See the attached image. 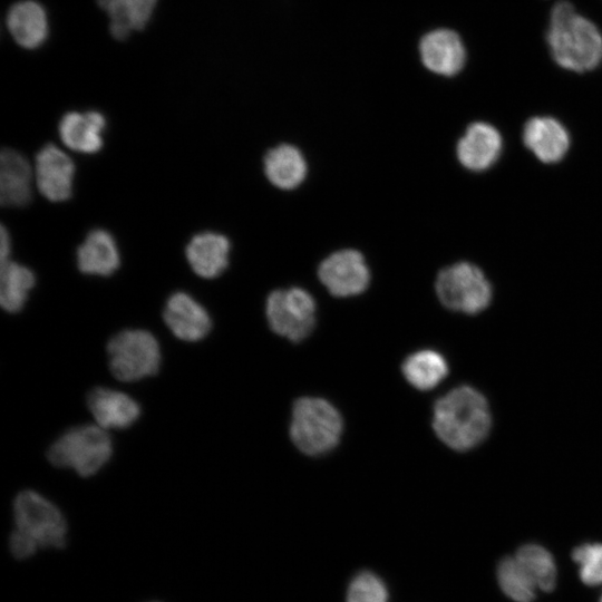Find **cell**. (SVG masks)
<instances>
[{
  "label": "cell",
  "instance_id": "cell-1",
  "mask_svg": "<svg viewBox=\"0 0 602 602\" xmlns=\"http://www.w3.org/2000/svg\"><path fill=\"white\" fill-rule=\"evenodd\" d=\"M546 42L553 60L563 69L585 72L602 61L601 31L566 0L557 1L550 11Z\"/></svg>",
  "mask_w": 602,
  "mask_h": 602
},
{
  "label": "cell",
  "instance_id": "cell-2",
  "mask_svg": "<svg viewBox=\"0 0 602 602\" xmlns=\"http://www.w3.org/2000/svg\"><path fill=\"white\" fill-rule=\"evenodd\" d=\"M492 417L486 398L470 386H459L436 400L433 428L448 447L465 452L488 435Z\"/></svg>",
  "mask_w": 602,
  "mask_h": 602
},
{
  "label": "cell",
  "instance_id": "cell-3",
  "mask_svg": "<svg viewBox=\"0 0 602 602\" xmlns=\"http://www.w3.org/2000/svg\"><path fill=\"white\" fill-rule=\"evenodd\" d=\"M343 423L338 409L328 400L302 397L292 408L290 437L297 448L309 456H321L339 443Z\"/></svg>",
  "mask_w": 602,
  "mask_h": 602
},
{
  "label": "cell",
  "instance_id": "cell-4",
  "mask_svg": "<svg viewBox=\"0 0 602 602\" xmlns=\"http://www.w3.org/2000/svg\"><path fill=\"white\" fill-rule=\"evenodd\" d=\"M113 454V441L106 429L96 425H80L66 430L49 447V462L71 468L82 477L98 473Z\"/></svg>",
  "mask_w": 602,
  "mask_h": 602
},
{
  "label": "cell",
  "instance_id": "cell-5",
  "mask_svg": "<svg viewBox=\"0 0 602 602\" xmlns=\"http://www.w3.org/2000/svg\"><path fill=\"white\" fill-rule=\"evenodd\" d=\"M108 365L113 376L125 382L154 376L161 367L157 339L147 330L119 331L107 343Z\"/></svg>",
  "mask_w": 602,
  "mask_h": 602
},
{
  "label": "cell",
  "instance_id": "cell-6",
  "mask_svg": "<svg viewBox=\"0 0 602 602\" xmlns=\"http://www.w3.org/2000/svg\"><path fill=\"white\" fill-rule=\"evenodd\" d=\"M16 530L32 538L39 547L62 548L67 523L60 509L35 491H22L13 501Z\"/></svg>",
  "mask_w": 602,
  "mask_h": 602
},
{
  "label": "cell",
  "instance_id": "cell-7",
  "mask_svg": "<svg viewBox=\"0 0 602 602\" xmlns=\"http://www.w3.org/2000/svg\"><path fill=\"white\" fill-rule=\"evenodd\" d=\"M435 288L446 308L467 314L482 312L492 300L491 283L483 271L469 262H458L443 269Z\"/></svg>",
  "mask_w": 602,
  "mask_h": 602
},
{
  "label": "cell",
  "instance_id": "cell-8",
  "mask_svg": "<svg viewBox=\"0 0 602 602\" xmlns=\"http://www.w3.org/2000/svg\"><path fill=\"white\" fill-rule=\"evenodd\" d=\"M265 313L270 328L293 342L305 339L315 323V302L305 290H275L266 300Z\"/></svg>",
  "mask_w": 602,
  "mask_h": 602
},
{
  "label": "cell",
  "instance_id": "cell-9",
  "mask_svg": "<svg viewBox=\"0 0 602 602\" xmlns=\"http://www.w3.org/2000/svg\"><path fill=\"white\" fill-rule=\"evenodd\" d=\"M75 169V164L66 152L55 144H46L35 157V184L48 201H67L72 194Z\"/></svg>",
  "mask_w": 602,
  "mask_h": 602
},
{
  "label": "cell",
  "instance_id": "cell-10",
  "mask_svg": "<svg viewBox=\"0 0 602 602\" xmlns=\"http://www.w3.org/2000/svg\"><path fill=\"white\" fill-rule=\"evenodd\" d=\"M318 276L336 297H351L366 290L370 273L362 254L356 250H341L324 259Z\"/></svg>",
  "mask_w": 602,
  "mask_h": 602
},
{
  "label": "cell",
  "instance_id": "cell-11",
  "mask_svg": "<svg viewBox=\"0 0 602 602\" xmlns=\"http://www.w3.org/2000/svg\"><path fill=\"white\" fill-rule=\"evenodd\" d=\"M418 54L428 71L443 77L457 75L466 62V49L460 36L448 28L426 32L419 40Z\"/></svg>",
  "mask_w": 602,
  "mask_h": 602
},
{
  "label": "cell",
  "instance_id": "cell-12",
  "mask_svg": "<svg viewBox=\"0 0 602 602\" xmlns=\"http://www.w3.org/2000/svg\"><path fill=\"white\" fill-rule=\"evenodd\" d=\"M163 319L177 339L187 342L204 339L212 329V320L206 309L183 291H176L168 297Z\"/></svg>",
  "mask_w": 602,
  "mask_h": 602
},
{
  "label": "cell",
  "instance_id": "cell-13",
  "mask_svg": "<svg viewBox=\"0 0 602 602\" xmlns=\"http://www.w3.org/2000/svg\"><path fill=\"white\" fill-rule=\"evenodd\" d=\"M87 406L96 424L104 429H124L140 416L139 404L123 391L96 387L88 392Z\"/></svg>",
  "mask_w": 602,
  "mask_h": 602
},
{
  "label": "cell",
  "instance_id": "cell-14",
  "mask_svg": "<svg viewBox=\"0 0 602 602\" xmlns=\"http://www.w3.org/2000/svg\"><path fill=\"white\" fill-rule=\"evenodd\" d=\"M503 140L499 132L491 124H470L458 140L456 153L460 164L470 171H485L499 157Z\"/></svg>",
  "mask_w": 602,
  "mask_h": 602
},
{
  "label": "cell",
  "instance_id": "cell-15",
  "mask_svg": "<svg viewBox=\"0 0 602 602\" xmlns=\"http://www.w3.org/2000/svg\"><path fill=\"white\" fill-rule=\"evenodd\" d=\"M33 167L25 155L4 148L0 155V202L2 206L20 207L32 197Z\"/></svg>",
  "mask_w": 602,
  "mask_h": 602
},
{
  "label": "cell",
  "instance_id": "cell-16",
  "mask_svg": "<svg viewBox=\"0 0 602 602\" xmlns=\"http://www.w3.org/2000/svg\"><path fill=\"white\" fill-rule=\"evenodd\" d=\"M523 143L540 161L556 163L569 151L570 135L557 119L537 116L524 125Z\"/></svg>",
  "mask_w": 602,
  "mask_h": 602
},
{
  "label": "cell",
  "instance_id": "cell-17",
  "mask_svg": "<svg viewBox=\"0 0 602 602\" xmlns=\"http://www.w3.org/2000/svg\"><path fill=\"white\" fill-rule=\"evenodd\" d=\"M231 244L225 235L206 231L190 240L185 254L195 274L203 279H214L227 268Z\"/></svg>",
  "mask_w": 602,
  "mask_h": 602
},
{
  "label": "cell",
  "instance_id": "cell-18",
  "mask_svg": "<svg viewBox=\"0 0 602 602\" xmlns=\"http://www.w3.org/2000/svg\"><path fill=\"white\" fill-rule=\"evenodd\" d=\"M106 119L96 110L86 113L69 111L58 125L62 144L71 151L85 154L97 153L104 145L103 132Z\"/></svg>",
  "mask_w": 602,
  "mask_h": 602
},
{
  "label": "cell",
  "instance_id": "cell-19",
  "mask_svg": "<svg viewBox=\"0 0 602 602\" xmlns=\"http://www.w3.org/2000/svg\"><path fill=\"white\" fill-rule=\"evenodd\" d=\"M79 271L84 274L108 276L120 264V255L114 236L106 230L88 232L76 252Z\"/></svg>",
  "mask_w": 602,
  "mask_h": 602
},
{
  "label": "cell",
  "instance_id": "cell-20",
  "mask_svg": "<svg viewBox=\"0 0 602 602\" xmlns=\"http://www.w3.org/2000/svg\"><path fill=\"white\" fill-rule=\"evenodd\" d=\"M7 26L16 42L27 49L39 47L48 35L46 11L32 0L14 3L9 9Z\"/></svg>",
  "mask_w": 602,
  "mask_h": 602
},
{
  "label": "cell",
  "instance_id": "cell-21",
  "mask_svg": "<svg viewBox=\"0 0 602 602\" xmlns=\"http://www.w3.org/2000/svg\"><path fill=\"white\" fill-rule=\"evenodd\" d=\"M264 173L276 187L291 190L299 186L307 174V163L301 152L289 144L270 149L263 159Z\"/></svg>",
  "mask_w": 602,
  "mask_h": 602
},
{
  "label": "cell",
  "instance_id": "cell-22",
  "mask_svg": "<svg viewBox=\"0 0 602 602\" xmlns=\"http://www.w3.org/2000/svg\"><path fill=\"white\" fill-rule=\"evenodd\" d=\"M157 0H97L110 19L109 30L118 39L142 30L149 21Z\"/></svg>",
  "mask_w": 602,
  "mask_h": 602
},
{
  "label": "cell",
  "instance_id": "cell-23",
  "mask_svg": "<svg viewBox=\"0 0 602 602\" xmlns=\"http://www.w3.org/2000/svg\"><path fill=\"white\" fill-rule=\"evenodd\" d=\"M406 380L418 390H429L441 382L448 373L444 356L430 349L416 351L408 356L401 366Z\"/></svg>",
  "mask_w": 602,
  "mask_h": 602
},
{
  "label": "cell",
  "instance_id": "cell-24",
  "mask_svg": "<svg viewBox=\"0 0 602 602\" xmlns=\"http://www.w3.org/2000/svg\"><path fill=\"white\" fill-rule=\"evenodd\" d=\"M36 275L31 269L14 261L0 263V303L10 313L19 312L26 304L29 291L35 287Z\"/></svg>",
  "mask_w": 602,
  "mask_h": 602
},
{
  "label": "cell",
  "instance_id": "cell-25",
  "mask_svg": "<svg viewBox=\"0 0 602 602\" xmlns=\"http://www.w3.org/2000/svg\"><path fill=\"white\" fill-rule=\"evenodd\" d=\"M515 559L534 582L537 590L550 592L556 583V565L552 554L534 543L522 545Z\"/></svg>",
  "mask_w": 602,
  "mask_h": 602
},
{
  "label": "cell",
  "instance_id": "cell-26",
  "mask_svg": "<svg viewBox=\"0 0 602 602\" xmlns=\"http://www.w3.org/2000/svg\"><path fill=\"white\" fill-rule=\"evenodd\" d=\"M497 581L505 595L513 601H534L537 588L515 556L501 560L497 566Z\"/></svg>",
  "mask_w": 602,
  "mask_h": 602
},
{
  "label": "cell",
  "instance_id": "cell-27",
  "mask_svg": "<svg viewBox=\"0 0 602 602\" xmlns=\"http://www.w3.org/2000/svg\"><path fill=\"white\" fill-rule=\"evenodd\" d=\"M573 561L579 565V574L586 585L602 583V544L584 543L572 552Z\"/></svg>",
  "mask_w": 602,
  "mask_h": 602
},
{
  "label": "cell",
  "instance_id": "cell-28",
  "mask_svg": "<svg viewBox=\"0 0 602 602\" xmlns=\"http://www.w3.org/2000/svg\"><path fill=\"white\" fill-rule=\"evenodd\" d=\"M347 602H388V590L375 573H358L349 584Z\"/></svg>",
  "mask_w": 602,
  "mask_h": 602
},
{
  "label": "cell",
  "instance_id": "cell-29",
  "mask_svg": "<svg viewBox=\"0 0 602 602\" xmlns=\"http://www.w3.org/2000/svg\"><path fill=\"white\" fill-rule=\"evenodd\" d=\"M9 548L16 559L25 560L32 556L39 546L28 535L14 528L9 538Z\"/></svg>",
  "mask_w": 602,
  "mask_h": 602
},
{
  "label": "cell",
  "instance_id": "cell-30",
  "mask_svg": "<svg viewBox=\"0 0 602 602\" xmlns=\"http://www.w3.org/2000/svg\"><path fill=\"white\" fill-rule=\"evenodd\" d=\"M10 252H11V242H10V235L6 227L1 226V242H0V263H4L10 259Z\"/></svg>",
  "mask_w": 602,
  "mask_h": 602
},
{
  "label": "cell",
  "instance_id": "cell-31",
  "mask_svg": "<svg viewBox=\"0 0 602 602\" xmlns=\"http://www.w3.org/2000/svg\"><path fill=\"white\" fill-rule=\"evenodd\" d=\"M600 602H602V595H601Z\"/></svg>",
  "mask_w": 602,
  "mask_h": 602
},
{
  "label": "cell",
  "instance_id": "cell-32",
  "mask_svg": "<svg viewBox=\"0 0 602 602\" xmlns=\"http://www.w3.org/2000/svg\"><path fill=\"white\" fill-rule=\"evenodd\" d=\"M153 602H158V601H153Z\"/></svg>",
  "mask_w": 602,
  "mask_h": 602
}]
</instances>
